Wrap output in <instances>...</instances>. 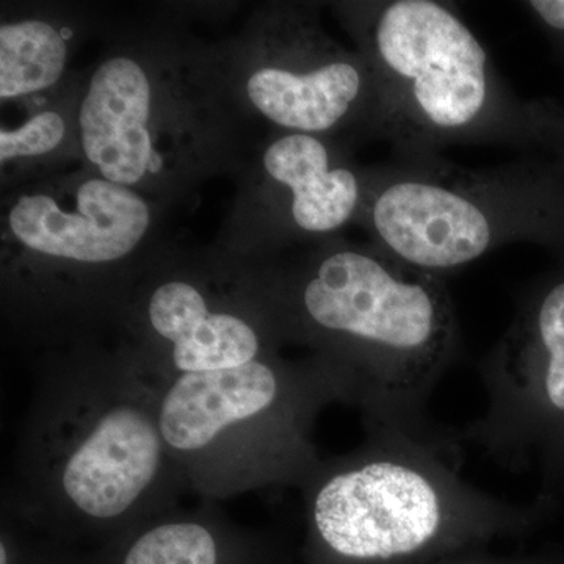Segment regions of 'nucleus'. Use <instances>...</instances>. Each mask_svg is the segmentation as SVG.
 <instances>
[{
	"mask_svg": "<svg viewBox=\"0 0 564 564\" xmlns=\"http://www.w3.org/2000/svg\"><path fill=\"white\" fill-rule=\"evenodd\" d=\"M262 162L293 231L326 236L361 220L369 170L356 169L325 137L284 133L269 144Z\"/></svg>",
	"mask_w": 564,
	"mask_h": 564,
	"instance_id": "nucleus-12",
	"label": "nucleus"
},
{
	"mask_svg": "<svg viewBox=\"0 0 564 564\" xmlns=\"http://www.w3.org/2000/svg\"><path fill=\"white\" fill-rule=\"evenodd\" d=\"M522 6L530 11L533 20L564 62V0H532Z\"/></svg>",
	"mask_w": 564,
	"mask_h": 564,
	"instance_id": "nucleus-16",
	"label": "nucleus"
},
{
	"mask_svg": "<svg viewBox=\"0 0 564 564\" xmlns=\"http://www.w3.org/2000/svg\"><path fill=\"white\" fill-rule=\"evenodd\" d=\"M258 292L281 339L307 345L339 377L366 433L404 437L462 463L458 430L434 422L429 406L459 351L443 278L375 243L337 245Z\"/></svg>",
	"mask_w": 564,
	"mask_h": 564,
	"instance_id": "nucleus-2",
	"label": "nucleus"
},
{
	"mask_svg": "<svg viewBox=\"0 0 564 564\" xmlns=\"http://www.w3.org/2000/svg\"><path fill=\"white\" fill-rule=\"evenodd\" d=\"M87 564H289L280 541L232 522L214 502L154 516L98 549Z\"/></svg>",
	"mask_w": 564,
	"mask_h": 564,
	"instance_id": "nucleus-11",
	"label": "nucleus"
},
{
	"mask_svg": "<svg viewBox=\"0 0 564 564\" xmlns=\"http://www.w3.org/2000/svg\"><path fill=\"white\" fill-rule=\"evenodd\" d=\"M488 406L458 430L507 469L536 467L538 496L564 492V263L530 285L480 364Z\"/></svg>",
	"mask_w": 564,
	"mask_h": 564,
	"instance_id": "nucleus-7",
	"label": "nucleus"
},
{
	"mask_svg": "<svg viewBox=\"0 0 564 564\" xmlns=\"http://www.w3.org/2000/svg\"><path fill=\"white\" fill-rule=\"evenodd\" d=\"M135 323L143 343L122 352L150 381L234 369L278 355L282 340L258 291L225 302L187 278L152 285Z\"/></svg>",
	"mask_w": 564,
	"mask_h": 564,
	"instance_id": "nucleus-8",
	"label": "nucleus"
},
{
	"mask_svg": "<svg viewBox=\"0 0 564 564\" xmlns=\"http://www.w3.org/2000/svg\"><path fill=\"white\" fill-rule=\"evenodd\" d=\"M66 124L57 111H41L14 131H0L2 162L35 158L54 151L65 139Z\"/></svg>",
	"mask_w": 564,
	"mask_h": 564,
	"instance_id": "nucleus-15",
	"label": "nucleus"
},
{
	"mask_svg": "<svg viewBox=\"0 0 564 564\" xmlns=\"http://www.w3.org/2000/svg\"><path fill=\"white\" fill-rule=\"evenodd\" d=\"M68 46L47 22L28 20L0 28V98L46 90L61 80Z\"/></svg>",
	"mask_w": 564,
	"mask_h": 564,
	"instance_id": "nucleus-14",
	"label": "nucleus"
},
{
	"mask_svg": "<svg viewBox=\"0 0 564 564\" xmlns=\"http://www.w3.org/2000/svg\"><path fill=\"white\" fill-rule=\"evenodd\" d=\"M150 220L141 196L104 177L82 181L70 193L21 196L9 215L11 232L28 250L90 267L131 254Z\"/></svg>",
	"mask_w": 564,
	"mask_h": 564,
	"instance_id": "nucleus-10",
	"label": "nucleus"
},
{
	"mask_svg": "<svg viewBox=\"0 0 564 564\" xmlns=\"http://www.w3.org/2000/svg\"><path fill=\"white\" fill-rule=\"evenodd\" d=\"M284 32L273 62L248 77L254 109L288 132L326 137L356 128L377 135L373 82L361 54L340 50L307 24L292 21Z\"/></svg>",
	"mask_w": 564,
	"mask_h": 564,
	"instance_id": "nucleus-9",
	"label": "nucleus"
},
{
	"mask_svg": "<svg viewBox=\"0 0 564 564\" xmlns=\"http://www.w3.org/2000/svg\"><path fill=\"white\" fill-rule=\"evenodd\" d=\"M185 491L154 389L124 352L79 347L44 362L22 419L2 518L93 551L180 507Z\"/></svg>",
	"mask_w": 564,
	"mask_h": 564,
	"instance_id": "nucleus-1",
	"label": "nucleus"
},
{
	"mask_svg": "<svg viewBox=\"0 0 564 564\" xmlns=\"http://www.w3.org/2000/svg\"><path fill=\"white\" fill-rule=\"evenodd\" d=\"M377 102V135L400 161L454 144L564 154V111L522 101L451 3L380 0L345 7Z\"/></svg>",
	"mask_w": 564,
	"mask_h": 564,
	"instance_id": "nucleus-3",
	"label": "nucleus"
},
{
	"mask_svg": "<svg viewBox=\"0 0 564 564\" xmlns=\"http://www.w3.org/2000/svg\"><path fill=\"white\" fill-rule=\"evenodd\" d=\"M150 381V380H148ZM159 425L188 489L203 500L302 488L322 462L313 432L343 381L314 356L258 359L218 372L150 381Z\"/></svg>",
	"mask_w": 564,
	"mask_h": 564,
	"instance_id": "nucleus-5",
	"label": "nucleus"
},
{
	"mask_svg": "<svg viewBox=\"0 0 564 564\" xmlns=\"http://www.w3.org/2000/svg\"><path fill=\"white\" fill-rule=\"evenodd\" d=\"M462 463L404 437L366 433L359 447L322 458L304 481L310 564H395L502 533H524L562 502L527 505L480 491Z\"/></svg>",
	"mask_w": 564,
	"mask_h": 564,
	"instance_id": "nucleus-4",
	"label": "nucleus"
},
{
	"mask_svg": "<svg viewBox=\"0 0 564 564\" xmlns=\"http://www.w3.org/2000/svg\"><path fill=\"white\" fill-rule=\"evenodd\" d=\"M152 87L133 58H109L95 70L80 107L82 148L101 177L122 187L144 180L154 162Z\"/></svg>",
	"mask_w": 564,
	"mask_h": 564,
	"instance_id": "nucleus-13",
	"label": "nucleus"
},
{
	"mask_svg": "<svg viewBox=\"0 0 564 564\" xmlns=\"http://www.w3.org/2000/svg\"><path fill=\"white\" fill-rule=\"evenodd\" d=\"M359 221L397 261L443 280L505 245L564 250V154L481 170L397 159L369 170Z\"/></svg>",
	"mask_w": 564,
	"mask_h": 564,
	"instance_id": "nucleus-6",
	"label": "nucleus"
},
{
	"mask_svg": "<svg viewBox=\"0 0 564 564\" xmlns=\"http://www.w3.org/2000/svg\"><path fill=\"white\" fill-rule=\"evenodd\" d=\"M29 533V532H28ZM22 564H87L85 552L80 549L57 543L29 533L28 549H25Z\"/></svg>",
	"mask_w": 564,
	"mask_h": 564,
	"instance_id": "nucleus-17",
	"label": "nucleus"
}]
</instances>
